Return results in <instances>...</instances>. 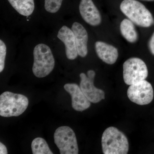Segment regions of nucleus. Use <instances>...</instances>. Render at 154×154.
<instances>
[{"instance_id":"obj_1","label":"nucleus","mask_w":154,"mask_h":154,"mask_svg":"<svg viewBox=\"0 0 154 154\" xmlns=\"http://www.w3.org/2000/svg\"><path fill=\"white\" fill-rule=\"evenodd\" d=\"M102 146L104 154H126L129 150L126 136L114 127L105 130L102 135Z\"/></svg>"},{"instance_id":"obj_2","label":"nucleus","mask_w":154,"mask_h":154,"mask_svg":"<svg viewBox=\"0 0 154 154\" xmlns=\"http://www.w3.org/2000/svg\"><path fill=\"white\" fill-rule=\"evenodd\" d=\"M28 104L26 96L6 91L0 96V115L5 117L19 116L26 110Z\"/></svg>"},{"instance_id":"obj_3","label":"nucleus","mask_w":154,"mask_h":154,"mask_svg":"<svg viewBox=\"0 0 154 154\" xmlns=\"http://www.w3.org/2000/svg\"><path fill=\"white\" fill-rule=\"evenodd\" d=\"M32 71L38 78L47 76L52 71L55 66V60L49 46L44 44L36 45L33 50Z\"/></svg>"},{"instance_id":"obj_4","label":"nucleus","mask_w":154,"mask_h":154,"mask_svg":"<svg viewBox=\"0 0 154 154\" xmlns=\"http://www.w3.org/2000/svg\"><path fill=\"white\" fill-rule=\"evenodd\" d=\"M120 8L131 22L138 26L147 28L153 23V18L150 12L138 1L124 0L120 5Z\"/></svg>"},{"instance_id":"obj_5","label":"nucleus","mask_w":154,"mask_h":154,"mask_svg":"<svg viewBox=\"0 0 154 154\" xmlns=\"http://www.w3.org/2000/svg\"><path fill=\"white\" fill-rule=\"evenodd\" d=\"M123 69V79L128 85L145 80L148 75L146 65L139 58H131L125 61Z\"/></svg>"},{"instance_id":"obj_6","label":"nucleus","mask_w":154,"mask_h":154,"mask_svg":"<svg viewBox=\"0 0 154 154\" xmlns=\"http://www.w3.org/2000/svg\"><path fill=\"white\" fill-rule=\"evenodd\" d=\"M55 144L61 154H79V147L74 131L69 127H60L54 134Z\"/></svg>"},{"instance_id":"obj_7","label":"nucleus","mask_w":154,"mask_h":154,"mask_svg":"<svg viewBox=\"0 0 154 154\" xmlns=\"http://www.w3.org/2000/svg\"><path fill=\"white\" fill-rule=\"evenodd\" d=\"M127 96L131 102L140 105H146L152 101L153 89L150 83L145 80L130 86Z\"/></svg>"},{"instance_id":"obj_8","label":"nucleus","mask_w":154,"mask_h":154,"mask_svg":"<svg viewBox=\"0 0 154 154\" xmlns=\"http://www.w3.org/2000/svg\"><path fill=\"white\" fill-rule=\"evenodd\" d=\"M87 74L88 75L84 73L80 74V88L90 102L93 103H98L105 99V93L103 90L98 89L94 86L95 72L90 70Z\"/></svg>"},{"instance_id":"obj_9","label":"nucleus","mask_w":154,"mask_h":154,"mask_svg":"<svg viewBox=\"0 0 154 154\" xmlns=\"http://www.w3.org/2000/svg\"><path fill=\"white\" fill-rule=\"evenodd\" d=\"M64 88L71 96L72 107L75 110L82 111L90 107L91 102L78 85L74 83L66 84L64 86Z\"/></svg>"},{"instance_id":"obj_10","label":"nucleus","mask_w":154,"mask_h":154,"mask_svg":"<svg viewBox=\"0 0 154 154\" xmlns=\"http://www.w3.org/2000/svg\"><path fill=\"white\" fill-rule=\"evenodd\" d=\"M57 37L65 45L67 58L70 60L76 58L79 54L75 38L72 29L65 25L63 26L59 30Z\"/></svg>"},{"instance_id":"obj_11","label":"nucleus","mask_w":154,"mask_h":154,"mask_svg":"<svg viewBox=\"0 0 154 154\" xmlns=\"http://www.w3.org/2000/svg\"><path fill=\"white\" fill-rule=\"evenodd\" d=\"M79 11L83 19L88 24L93 26L100 25L101 15L92 0H81Z\"/></svg>"},{"instance_id":"obj_12","label":"nucleus","mask_w":154,"mask_h":154,"mask_svg":"<svg viewBox=\"0 0 154 154\" xmlns=\"http://www.w3.org/2000/svg\"><path fill=\"white\" fill-rule=\"evenodd\" d=\"M71 29L75 38L78 54L81 57H85L88 53V32L82 25L77 22L73 24Z\"/></svg>"},{"instance_id":"obj_13","label":"nucleus","mask_w":154,"mask_h":154,"mask_svg":"<svg viewBox=\"0 0 154 154\" xmlns=\"http://www.w3.org/2000/svg\"><path fill=\"white\" fill-rule=\"evenodd\" d=\"M95 49L97 55L104 62L112 65L115 63L118 57V51L116 48L101 41L96 42Z\"/></svg>"},{"instance_id":"obj_14","label":"nucleus","mask_w":154,"mask_h":154,"mask_svg":"<svg viewBox=\"0 0 154 154\" xmlns=\"http://www.w3.org/2000/svg\"><path fill=\"white\" fill-rule=\"evenodd\" d=\"M11 6L22 16L28 17L33 14L35 8L34 0H8Z\"/></svg>"},{"instance_id":"obj_15","label":"nucleus","mask_w":154,"mask_h":154,"mask_svg":"<svg viewBox=\"0 0 154 154\" xmlns=\"http://www.w3.org/2000/svg\"><path fill=\"white\" fill-rule=\"evenodd\" d=\"M120 31L122 36L130 42H134L137 39V34L134 25L131 20L125 19L120 24Z\"/></svg>"},{"instance_id":"obj_16","label":"nucleus","mask_w":154,"mask_h":154,"mask_svg":"<svg viewBox=\"0 0 154 154\" xmlns=\"http://www.w3.org/2000/svg\"><path fill=\"white\" fill-rule=\"evenodd\" d=\"M32 153L33 154H53L48 144L44 139L37 137L34 139L31 143Z\"/></svg>"},{"instance_id":"obj_17","label":"nucleus","mask_w":154,"mask_h":154,"mask_svg":"<svg viewBox=\"0 0 154 154\" xmlns=\"http://www.w3.org/2000/svg\"><path fill=\"white\" fill-rule=\"evenodd\" d=\"M63 0H45V8L47 12L54 14L60 9Z\"/></svg>"},{"instance_id":"obj_18","label":"nucleus","mask_w":154,"mask_h":154,"mask_svg":"<svg viewBox=\"0 0 154 154\" xmlns=\"http://www.w3.org/2000/svg\"><path fill=\"white\" fill-rule=\"evenodd\" d=\"M7 47L4 42L0 40V72L4 70L5 67V60Z\"/></svg>"},{"instance_id":"obj_19","label":"nucleus","mask_w":154,"mask_h":154,"mask_svg":"<svg viewBox=\"0 0 154 154\" xmlns=\"http://www.w3.org/2000/svg\"><path fill=\"white\" fill-rule=\"evenodd\" d=\"M149 47L152 54L154 55V32L150 40Z\"/></svg>"},{"instance_id":"obj_20","label":"nucleus","mask_w":154,"mask_h":154,"mask_svg":"<svg viewBox=\"0 0 154 154\" xmlns=\"http://www.w3.org/2000/svg\"><path fill=\"white\" fill-rule=\"evenodd\" d=\"M8 153L7 147L2 142L0 143V154H7Z\"/></svg>"},{"instance_id":"obj_21","label":"nucleus","mask_w":154,"mask_h":154,"mask_svg":"<svg viewBox=\"0 0 154 154\" xmlns=\"http://www.w3.org/2000/svg\"><path fill=\"white\" fill-rule=\"evenodd\" d=\"M144 1H154V0H144Z\"/></svg>"}]
</instances>
